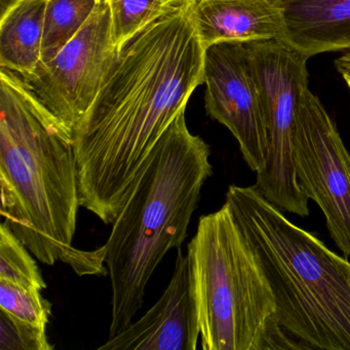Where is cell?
<instances>
[{"label":"cell","instance_id":"obj_1","mask_svg":"<svg viewBox=\"0 0 350 350\" xmlns=\"http://www.w3.org/2000/svg\"><path fill=\"white\" fill-rule=\"evenodd\" d=\"M118 51L73 128L81 206L105 224L116 221L153 149L204 83L196 0L174 5Z\"/></svg>","mask_w":350,"mask_h":350},{"label":"cell","instance_id":"obj_2","mask_svg":"<svg viewBox=\"0 0 350 350\" xmlns=\"http://www.w3.org/2000/svg\"><path fill=\"white\" fill-rule=\"evenodd\" d=\"M0 187L3 222L36 259L105 273V247H72L81 206L73 130L8 69H0Z\"/></svg>","mask_w":350,"mask_h":350},{"label":"cell","instance_id":"obj_3","mask_svg":"<svg viewBox=\"0 0 350 350\" xmlns=\"http://www.w3.org/2000/svg\"><path fill=\"white\" fill-rule=\"evenodd\" d=\"M210 146L178 114L137 177L105 247L112 288L110 338L134 323L147 284L163 257L187 237L192 215L213 175Z\"/></svg>","mask_w":350,"mask_h":350},{"label":"cell","instance_id":"obj_4","mask_svg":"<svg viewBox=\"0 0 350 350\" xmlns=\"http://www.w3.org/2000/svg\"><path fill=\"white\" fill-rule=\"evenodd\" d=\"M225 202L261 259L295 348L350 350V262L291 222L256 185L229 186Z\"/></svg>","mask_w":350,"mask_h":350},{"label":"cell","instance_id":"obj_5","mask_svg":"<svg viewBox=\"0 0 350 350\" xmlns=\"http://www.w3.org/2000/svg\"><path fill=\"white\" fill-rule=\"evenodd\" d=\"M204 350L296 349L280 327L263 264L225 202L187 247Z\"/></svg>","mask_w":350,"mask_h":350},{"label":"cell","instance_id":"obj_6","mask_svg":"<svg viewBox=\"0 0 350 350\" xmlns=\"http://www.w3.org/2000/svg\"><path fill=\"white\" fill-rule=\"evenodd\" d=\"M266 138L265 165L256 187L282 212L309 215V198L299 185L294 137L301 100L308 87L306 57L280 40L247 42Z\"/></svg>","mask_w":350,"mask_h":350},{"label":"cell","instance_id":"obj_7","mask_svg":"<svg viewBox=\"0 0 350 350\" xmlns=\"http://www.w3.org/2000/svg\"><path fill=\"white\" fill-rule=\"evenodd\" d=\"M108 0H99L79 33L51 60L20 75L40 101L71 129L99 94L116 56Z\"/></svg>","mask_w":350,"mask_h":350},{"label":"cell","instance_id":"obj_8","mask_svg":"<svg viewBox=\"0 0 350 350\" xmlns=\"http://www.w3.org/2000/svg\"><path fill=\"white\" fill-rule=\"evenodd\" d=\"M297 179L317 202L334 243L350 257V152L321 100L307 90L294 137Z\"/></svg>","mask_w":350,"mask_h":350},{"label":"cell","instance_id":"obj_9","mask_svg":"<svg viewBox=\"0 0 350 350\" xmlns=\"http://www.w3.org/2000/svg\"><path fill=\"white\" fill-rule=\"evenodd\" d=\"M206 109L239 143L250 169L265 165L266 138L259 94L243 42H219L206 49Z\"/></svg>","mask_w":350,"mask_h":350},{"label":"cell","instance_id":"obj_10","mask_svg":"<svg viewBox=\"0 0 350 350\" xmlns=\"http://www.w3.org/2000/svg\"><path fill=\"white\" fill-rule=\"evenodd\" d=\"M200 337L191 264L179 247L171 282L159 301L99 349L196 350Z\"/></svg>","mask_w":350,"mask_h":350},{"label":"cell","instance_id":"obj_11","mask_svg":"<svg viewBox=\"0 0 350 350\" xmlns=\"http://www.w3.org/2000/svg\"><path fill=\"white\" fill-rule=\"evenodd\" d=\"M282 20L280 40L307 59L350 50V0H274Z\"/></svg>","mask_w":350,"mask_h":350},{"label":"cell","instance_id":"obj_12","mask_svg":"<svg viewBox=\"0 0 350 350\" xmlns=\"http://www.w3.org/2000/svg\"><path fill=\"white\" fill-rule=\"evenodd\" d=\"M204 48L219 42L280 40L282 20L274 0H196Z\"/></svg>","mask_w":350,"mask_h":350},{"label":"cell","instance_id":"obj_13","mask_svg":"<svg viewBox=\"0 0 350 350\" xmlns=\"http://www.w3.org/2000/svg\"><path fill=\"white\" fill-rule=\"evenodd\" d=\"M46 3L48 0H21L1 15L0 69L22 75L42 62Z\"/></svg>","mask_w":350,"mask_h":350},{"label":"cell","instance_id":"obj_14","mask_svg":"<svg viewBox=\"0 0 350 350\" xmlns=\"http://www.w3.org/2000/svg\"><path fill=\"white\" fill-rule=\"evenodd\" d=\"M99 0H48L42 62L54 58L85 25Z\"/></svg>","mask_w":350,"mask_h":350},{"label":"cell","instance_id":"obj_15","mask_svg":"<svg viewBox=\"0 0 350 350\" xmlns=\"http://www.w3.org/2000/svg\"><path fill=\"white\" fill-rule=\"evenodd\" d=\"M31 252L5 222L0 225V280L44 291L46 284Z\"/></svg>","mask_w":350,"mask_h":350},{"label":"cell","instance_id":"obj_16","mask_svg":"<svg viewBox=\"0 0 350 350\" xmlns=\"http://www.w3.org/2000/svg\"><path fill=\"white\" fill-rule=\"evenodd\" d=\"M112 30L118 49L135 33L171 9L187 0H108Z\"/></svg>","mask_w":350,"mask_h":350},{"label":"cell","instance_id":"obj_17","mask_svg":"<svg viewBox=\"0 0 350 350\" xmlns=\"http://www.w3.org/2000/svg\"><path fill=\"white\" fill-rule=\"evenodd\" d=\"M42 292L0 280V309L26 323L46 327L52 315V304Z\"/></svg>","mask_w":350,"mask_h":350},{"label":"cell","instance_id":"obj_18","mask_svg":"<svg viewBox=\"0 0 350 350\" xmlns=\"http://www.w3.org/2000/svg\"><path fill=\"white\" fill-rule=\"evenodd\" d=\"M46 327L32 325L0 309V350H53Z\"/></svg>","mask_w":350,"mask_h":350},{"label":"cell","instance_id":"obj_19","mask_svg":"<svg viewBox=\"0 0 350 350\" xmlns=\"http://www.w3.org/2000/svg\"><path fill=\"white\" fill-rule=\"evenodd\" d=\"M335 65L338 72L343 77L344 81L350 90V53L337 59L335 61Z\"/></svg>","mask_w":350,"mask_h":350},{"label":"cell","instance_id":"obj_20","mask_svg":"<svg viewBox=\"0 0 350 350\" xmlns=\"http://www.w3.org/2000/svg\"><path fill=\"white\" fill-rule=\"evenodd\" d=\"M0 1H1V15H3L8 10L11 9L13 5H15L21 0H0Z\"/></svg>","mask_w":350,"mask_h":350}]
</instances>
